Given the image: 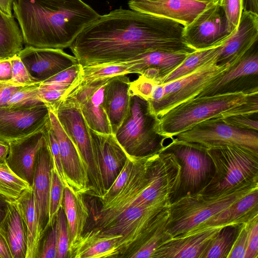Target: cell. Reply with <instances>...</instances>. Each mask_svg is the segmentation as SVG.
Returning a JSON list of instances; mask_svg holds the SVG:
<instances>
[{
  "label": "cell",
  "mask_w": 258,
  "mask_h": 258,
  "mask_svg": "<svg viewBox=\"0 0 258 258\" xmlns=\"http://www.w3.org/2000/svg\"><path fill=\"white\" fill-rule=\"evenodd\" d=\"M184 26L175 21L119 9L90 23L70 46L83 67L130 60L159 50L192 53L182 39Z\"/></svg>",
  "instance_id": "1"
},
{
  "label": "cell",
  "mask_w": 258,
  "mask_h": 258,
  "mask_svg": "<svg viewBox=\"0 0 258 258\" xmlns=\"http://www.w3.org/2000/svg\"><path fill=\"white\" fill-rule=\"evenodd\" d=\"M13 16L26 46L70 47L100 15L82 0H14Z\"/></svg>",
  "instance_id": "2"
},
{
  "label": "cell",
  "mask_w": 258,
  "mask_h": 258,
  "mask_svg": "<svg viewBox=\"0 0 258 258\" xmlns=\"http://www.w3.org/2000/svg\"><path fill=\"white\" fill-rule=\"evenodd\" d=\"M257 111L258 92L195 97L159 117V133L166 139H172L206 120L237 115H253Z\"/></svg>",
  "instance_id": "3"
},
{
  "label": "cell",
  "mask_w": 258,
  "mask_h": 258,
  "mask_svg": "<svg viewBox=\"0 0 258 258\" xmlns=\"http://www.w3.org/2000/svg\"><path fill=\"white\" fill-rule=\"evenodd\" d=\"M229 68L216 62L202 67L180 79L158 84L140 75L130 83L131 93L149 102L150 108L158 117L180 104L194 98L222 73Z\"/></svg>",
  "instance_id": "4"
},
{
  "label": "cell",
  "mask_w": 258,
  "mask_h": 258,
  "mask_svg": "<svg viewBox=\"0 0 258 258\" xmlns=\"http://www.w3.org/2000/svg\"><path fill=\"white\" fill-rule=\"evenodd\" d=\"M258 188V182L214 195L188 194L171 203L166 240L198 227Z\"/></svg>",
  "instance_id": "5"
},
{
  "label": "cell",
  "mask_w": 258,
  "mask_h": 258,
  "mask_svg": "<svg viewBox=\"0 0 258 258\" xmlns=\"http://www.w3.org/2000/svg\"><path fill=\"white\" fill-rule=\"evenodd\" d=\"M214 166L211 179L199 192L209 195L222 193L258 182V151L233 145L207 148Z\"/></svg>",
  "instance_id": "6"
},
{
  "label": "cell",
  "mask_w": 258,
  "mask_h": 258,
  "mask_svg": "<svg viewBox=\"0 0 258 258\" xmlns=\"http://www.w3.org/2000/svg\"><path fill=\"white\" fill-rule=\"evenodd\" d=\"M130 94L128 111L114 135L116 140L130 157H142L161 152L166 138L159 133V118L152 112L147 100Z\"/></svg>",
  "instance_id": "7"
},
{
  "label": "cell",
  "mask_w": 258,
  "mask_h": 258,
  "mask_svg": "<svg viewBox=\"0 0 258 258\" xmlns=\"http://www.w3.org/2000/svg\"><path fill=\"white\" fill-rule=\"evenodd\" d=\"M51 110L64 132L76 146L86 165L89 179V195L101 199L104 191L99 163L94 151L90 128L78 103L69 94Z\"/></svg>",
  "instance_id": "8"
},
{
  "label": "cell",
  "mask_w": 258,
  "mask_h": 258,
  "mask_svg": "<svg viewBox=\"0 0 258 258\" xmlns=\"http://www.w3.org/2000/svg\"><path fill=\"white\" fill-rule=\"evenodd\" d=\"M181 164L174 153L163 151L149 156L146 168L147 182L132 206H169L180 187Z\"/></svg>",
  "instance_id": "9"
},
{
  "label": "cell",
  "mask_w": 258,
  "mask_h": 258,
  "mask_svg": "<svg viewBox=\"0 0 258 258\" xmlns=\"http://www.w3.org/2000/svg\"><path fill=\"white\" fill-rule=\"evenodd\" d=\"M173 138L197 144L207 148L233 145L258 151L257 131L237 128L222 119L206 120Z\"/></svg>",
  "instance_id": "10"
},
{
  "label": "cell",
  "mask_w": 258,
  "mask_h": 258,
  "mask_svg": "<svg viewBox=\"0 0 258 258\" xmlns=\"http://www.w3.org/2000/svg\"><path fill=\"white\" fill-rule=\"evenodd\" d=\"M232 33L218 0L208 4L191 23L184 27L182 39L191 48L199 50L221 45Z\"/></svg>",
  "instance_id": "11"
},
{
  "label": "cell",
  "mask_w": 258,
  "mask_h": 258,
  "mask_svg": "<svg viewBox=\"0 0 258 258\" xmlns=\"http://www.w3.org/2000/svg\"><path fill=\"white\" fill-rule=\"evenodd\" d=\"M257 83V41L239 60L222 73L196 97L236 92H258Z\"/></svg>",
  "instance_id": "12"
},
{
  "label": "cell",
  "mask_w": 258,
  "mask_h": 258,
  "mask_svg": "<svg viewBox=\"0 0 258 258\" xmlns=\"http://www.w3.org/2000/svg\"><path fill=\"white\" fill-rule=\"evenodd\" d=\"M49 119V108L43 103L0 107V140L9 143L25 137Z\"/></svg>",
  "instance_id": "13"
},
{
  "label": "cell",
  "mask_w": 258,
  "mask_h": 258,
  "mask_svg": "<svg viewBox=\"0 0 258 258\" xmlns=\"http://www.w3.org/2000/svg\"><path fill=\"white\" fill-rule=\"evenodd\" d=\"M169 206H130L105 227L98 230L104 233L121 236L118 244V257L124 258L143 232Z\"/></svg>",
  "instance_id": "14"
},
{
  "label": "cell",
  "mask_w": 258,
  "mask_h": 258,
  "mask_svg": "<svg viewBox=\"0 0 258 258\" xmlns=\"http://www.w3.org/2000/svg\"><path fill=\"white\" fill-rule=\"evenodd\" d=\"M49 122L58 145L68 185L77 192L89 194V179L86 165L76 146L64 132L55 113L50 109Z\"/></svg>",
  "instance_id": "15"
},
{
  "label": "cell",
  "mask_w": 258,
  "mask_h": 258,
  "mask_svg": "<svg viewBox=\"0 0 258 258\" xmlns=\"http://www.w3.org/2000/svg\"><path fill=\"white\" fill-rule=\"evenodd\" d=\"M206 148L199 144L173 138L163 151L172 152L182 163L181 185L184 189H195L206 178L212 162Z\"/></svg>",
  "instance_id": "16"
},
{
  "label": "cell",
  "mask_w": 258,
  "mask_h": 258,
  "mask_svg": "<svg viewBox=\"0 0 258 258\" xmlns=\"http://www.w3.org/2000/svg\"><path fill=\"white\" fill-rule=\"evenodd\" d=\"M31 80L42 83L59 72L78 63L75 56L62 49L26 46L18 54Z\"/></svg>",
  "instance_id": "17"
},
{
  "label": "cell",
  "mask_w": 258,
  "mask_h": 258,
  "mask_svg": "<svg viewBox=\"0 0 258 258\" xmlns=\"http://www.w3.org/2000/svg\"><path fill=\"white\" fill-rule=\"evenodd\" d=\"M52 168V158L44 131L41 145L36 155L33 182L31 186L40 241L48 227L49 193Z\"/></svg>",
  "instance_id": "18"
},
{
  "label": "cell",
  "mask_w": 258,
  "mask_h": 258,
  "mask_svg": "<svg viewBox=\"0 0 258 258\" xmlns=\"http://www.w3.org/2000/svg\"><path fill=\"white\" fill-rule=\"evenodd\" d=\"M109 79L97 80L79 85L70 94L78 103L89 128L105 135L112 134L104 107V89Z\"/></svg>",
  "instance_id": "19"
},
{
  "label": "cell",
  "mask_w": 258,
  "mask_h": 258,
  "mask_svg": "<svg viewBox=\"0 0 258 258\" xmlns=\"http://www.w3.org/2000/svg\"><path fill=\"white\" fill-rule=\"evenodd\" d=\"M224 225H202L165 240L152 258H199L209 242Z\"/></svg>",
  "instance_id": "20"
},
{
  "label": "cell",
  "mask_w": 258,
  "mask_h": 258,
  "mask_svg": "<svg viewBox=\"0 0 258 258\" xmlns=\"http://www.w3.org/2000/svg\"><path fill=\"white\" fill-rule=\"evenodd\" d=\"M258 41V15L243 11L236 30L222 44L216 59L220 66H232Z\"/></svg>",
  "instance_id": "21"
},
{
  "label": "cell",
  "mask_w": 258,
  "mask_h": 258,
  "mask_svg": "<svg viewBox=\"0 0 258 258\" xmlns=\"http://www.w3.org/2000/svg\"><path fill=\"white\" fill-rule=\"evenodd\" d=\"M94 153L99 161L104 194L112 185L129 156L113 134L90 129Z\"/></svg>",
  "instance_id": "22"
},
{
  "label": "cell",
  "mask_w": 258,
  "mask_h": 258,
  "mask_svg": "<svg viewBox=\"0 0 258 258\" xmlns=\"http://www.w3.org/2000/svg\"><path fill=\"white\" fill-rule=\"evenodd\" d=\"M208 4L193 0H129L131 10L164 17L186 26L206 8Z\"/></svg>",
  "instance_id": "23"
},
{
  "label": "cell",
  "mask_w": 258,
  "mask_h": 258,
  "mask_svg": "<svg viewBox=\"0 0 258 258\" xmlns=\"http://www.w3.org/2000/svg\"><path fill=\"white\" fill-rule=\"evenodd\" d=\"M191 53L159 50L149 51L128 60L131 74H138L159 84Z\"/></svg>",
  "instance_id": "24"
},
{
  "label": "cell",
  "mask_w": 258,
  "mask_h": 258,
  "mask_svg": "<svg viewBox=\"0 0 258 258\" xmlns=\"http://www.w3.org/2000/svg\"><path fill=\"white\" fill-rule=\"evenodd\" d=\"M45 126L29 136L9 143L10 149L6 162L30 187L33 182L36 155L42 142Z\"/></svg>",
  "instance_id": "25"
},
{
  "label": "cell",
  "mask_w": 258,
  "mask_h": 258,
  "mask_svg": "<svg viewBox=\"0 0 258 258\" xmlns=\"http://www.w3.org/2000/svg\"><path fill=\"white\" fill-rule=\"evenodd\" d=\"M131 81L127 75L109 79L104 92V107L112 134H115L127 115L130 105Z\"/></svg>",
  "instance_id": "26"
},
{
  "label": "cell",
  "mask_w": 258,
  "mask_h": 258,
  "mask_svg": "<svg viewBox=\"0 0 258 258\" xmlns=\"http://www.w3.org/2000/svg\"><path fill=\"white\" fill-rule=\"evenodd\" d=\"M121 236L104 233L91 228L84 232L69 253L71 258L118 257V244Z\"/></svg>",
  "instance_id": "27"
},
{
  "label": "cell",
  "mask_w": 258,
  "mask_h": 258,
  "mask_svg": "<svg viewBox=\"0 0 258 258\" xmlns=\"http://www.w3.org/2000/svg\"><path fill=\"white\" fill-rule=\"evenodd\" d=\"M63 209L68 225L69 255L82 237L90 214L83 194L77 192L70 186L64 187Z\"/></svg>",
  "instance_id": "28"
},
{
  "label": "cell",
  "mask_w": 258,
  "mask_h": 258,
  "mask_svg": "<svg viewBox=\"0 0 258 258\" xmlns=\"http://www.w3.org/2000/svg\"><path fill=\"white\" fill-rule=\"evenodd\" d=\"M169 207L157 216L124 257L152 258L156 250L166 240V231L170 216Z\"/></svg>",
  "instance_id": "29"
},
{
  "label": "cell",
  "mask_w": 258,
  "mask_h": 258,
  "mask_svg": "<svg viewBox=\"0 0 258 258\" xmlns=\"http://www.w3.org/2000/svg\"><path fill=\"white\" fill-rule=\"evenodd\" d=\"M0 233L6 240L13 258H26V228L13 202L11 203L7 214L0 224Z\"/></svg>",
  "instance_id": "30"
},
{
  "label": "cell",
  "mask_w": 258,
  "mask_h": 258,
  "mask_svg": "<svg viewBox=\"0 0 258 258\" xmlns=\"http://www.w3.org/2000/svg\"><path fill=\"white\" fill-rule=\"evenodd\" d=\"M256 215H258V188L247 194L202 225L238 226Z\"/></svg>",
  "instance_id": "31"
},
{
  "label": "cell",
  "mask_w": 258,
  "mask_h": 258,
  "mask_svg": "<svg viewBox=\"0 0 258 258\" xmlns=\"http://www.w3.org/2000/svg\"><path fill=\"white\" fill-rule=\"evenodd\" d=\"M13 202L17 207L26 228L27 250L26 258H38L40 238L32 187L24 190Z\"/></svg>",
  "instance_id": "32"
},
{
  "label": "cell",
  "mask_w": 258,
  "mask_h": 258,
  "mask_svg": "<svg viewBox=\"0 0 258 258\" xmlns=\"http://www.w3.org/2000/svg\"><path fill=\"white\" fill-rule=\"evenodd\" d=\"M23 44L21 29L14 16L0 11V60L18 55Z\"/></svg>",
  "instance_id": "33"
},
{
  "label": "cell",
  "mask_w": 258,
  "mask_h": 258,
  "mask_svg": "<svg viewBox=\"0 0 258 258\" xmlns=\"http://www.w3.org/2000/svg\"><path fill=\"white\" fill-rule=\"evenodd\" d=\"M222 44L214 47L196 50L190 53L178 68L163 78L159 84L184 77L202 67L212 62H216V59Z\"/></svg>",
  "instance_id": "34"
},
{
  "label": "cell",
  "mask_w": 258,
  "mask_h": 258,
  "mask_svg": "<svg viewBox=\"0 0 258 258\" xmlns=\"http://www.w3.org/2000/svg\"><path fill=\"white\" fill-rule=\"evenodd\" d=\"M238 226L223 227L209 242L199 258H227L236 236Z\"/></svg>",
  "instance_id": "35"
},
{
  "label": "cell",
  "mask_w": 258,
  "mask_h": 258,
  "mask_svg": "<svg viewBox=\"0 0 258 258\" xmlns=\"http://www.w3.org/2000/svg\"><path fill=\"white\" fill-rule=\"evenodd\" d=\"M130 68V66L127 61L83 67L82 78L79 85L86 84L97 80L131 74Z\"/></svg>",
  "instance_id": "36"
},
{
  "label": "cell",
  "mask_w": 258,
  "mask_h": 258,
  "mask_svg": "<svg viewBox=\"0 0 258 258\" xmlns=\"http://www.w3.org/2000/svg\"><path fill=\"white\" fill-rule=\"evenodd\" d=\"M28 183L17 176L8 166L6 160L0 163V194L12 202L15 201Z\"/></svg>",
  "instance_id": "37"
},
{
  "label": "cell",
  "mask_w": 258,
  "mask_h": 258,
  "mask_svg": "<svg viewBox=\"0 0 258 258\" xmlns=\"http://www.w3.org/2000/svg\"><path fill=\"white\" fill-rule=\"evenodd\" d=\"M83 67L74 64L51 77L41 84L60 90H69L71 93L80 83Z\"/></svg>",
  "instance_id": "38"
},
{
  "label": "cell",
  "mask_w": 258,
  "mask_h": 258,
  "mask_svg": "<svg viewBox=\"0 0 258 258\" xmlns=\"http://www.w3.org/2000/svg\"><path fill=\"white\" fill-rule=\"evenodd\" d=\"M64 184L52 168L51 182L49 193L48 227L55 222L56 215L61 208H63Z\"/></svg>",
  "instance_id": "39"
},
{
  "label": "cell",
  "mask_w": 258,
  "mask_h": 258,
  "mask_svg": "<svg viewBox=\"0 0 258 258\" xmlns=\"http://www.w3.org/2000/svg\"><path fill=\"white\" fill-rule=\"evenodd\" d=\"M57 248L56 258L68 257L69 252V235L67 218L63 208L59 210L56 217Z\"/></svg>",
  "instance_id": "40"
},
{
  "label": "cell",
  "mask_w": 258,
  "mask_h": 258,
  "mask_svg": "<svg viewBox=\"0 0 258 258\" xmlns=\"http://www.w3.org/2000/svg\"><path fill=\"white\" fill-rule=\"evenodd\" d=\"M56 220L44 233L40 241L38 258H56L57 248Z\"/></svg>",
  "instance_id": "41"
},
{
  "label": "cell",
  "mask_w": 258,
  "mask_h": 258,
  "mask_svg": "<svg viewBox=\"0 0 258 258\" xmlns=\"http://www.w3.org/2000/svg\"><path fill=\"white\" fill-rule=\"evenodd\" d=\"M45 134L53 161V168L66 186H69L67 182L62 165L58 145L51 128L49 119L45 125Z\"/></svg>",
  "instance_id": "42"
},
{
  "label": "cell",
  "mask_w": 258,
  "mask_h": 258,
  "mask_svg": "<svg viewBox=\"0 0 258 258\" xmlns=\"http://www.w3.org/2000/svg\"><path fill=\"white\" fill-rule=\"evenodd\" d=\"M40 83L25 86L17 91L8 103L9 106L26 105L42 103L37 93Z\"/></svg>",
  "instance_id": "43"
},
{
  "label": "cell",
  "mask_w": 258,
  "mask_h": 258,
  "mask_svg": "<svg viewBox=\"0 0 258 258\" xmlns=\"http://www.w3.org/2000/svg\"><path fill=\"white\" fill-rule=\"evenodd\" d=\"M135 157L128 156L121 171L103 196L99 200L101 203L114 197L123 187L132 172Z\"/></svg>",
  "instance_id": "44"
},
{
  "label": "cell",
  "mask_w": 258,
  "mask_h": 258,
  "mask_svg": "<svg viewBox=\"0 0 258 258\" xmlns=\"http://www.w3.org/2000/svg\"><path fill=\"white\" fill-rule=\"evenodd\" d=\"M227 18L230 31L233 33L238 25L243 12L242 0H219Z\"/></svg>",
  "instance_id": "45"
},
{
  "label": "cell",
  "mask_w": 258,
  "mask_h": 258,
  "mask_svg": "<svg viewBox=\"0 0 258 258\" xmlns=\"http://www.w3.org/2000/svg\"><path fill=\"white\" fill-rule=\"evenodd\" d=\"M37 95L40 100L45 104L49 109H54L59 103L65 98L71 92L60 90L40 84L37 89Z\"/></svg>",
  "instance_id": "46"
},
{
  "label": "cell",
  "mask_w": 258,
  "mask_h": 258,
  "mask_svg": "<svg viewBox=\"0 0 258 258\" xmlns=\"http://www.w3.org/2000/svg\"><path fill=\"white\" fill-rule=\"evenodd\" d=\"M251 219L238 225L236 236L227 258H244Z\"/></svg>",
  "instance_id": "47"
},
{
  "label": "cell",
  "mask_w": 258,
  "mask_h": 258,
  "mask_svg": "<svg viewBox=\"0 0 258 258\" xmlns=\"http://www.w3.org/2000/svg\"><path fill=\"white\" fill-rule=\"evenodd\" d=\"M10 59L12 68V78L10 82L23 86L36 84L31 80L26 67L18 55Z\"/></svg>",
  "instance_id": "48"
},
{
  "label": "cell",
  "mask_w": 258,
  "mask_h": 258,
  "mask_svg": "<svg viewBox=\"0 0 258 258\" xmlns=\"http://www.w3.org/2000/svg\"><path fill=\"white\" fill-rule=\"evenodd\" d=\"M258 257V215L250 220L244 258Z\"/></svg>",
  "instance_id": "49"
},
{
  "label": "cell",
  "mask_w": 258,
  "mask_h": 258,
  "mask_svg": "<svg viewBox=\"0 0 258 258\" xmlns=\"http://www.w3.org/2000/svg\"><path fill=\"white\" fill-rule=\"evenodd\" d=\"M252 115H237L222 119L227 123L238 128L258 131V121Z\"/></svg>",
  "instance_id": "50"
},
{
  "label": "cell",
  "mask_w": 258,
  "mask_h": 258,
  "mask_svg": "<svg viewBox=\"0 0 258 258\" xmlns=\"http://www.w3.org/2000/svg\"><path fill=\"white\" fill-rule=\"evenodd\" d=\"M23 87L10 82H0V107L8 106V101L12 96Z\"/></svg>",
  "instance_id": "51"
},
{
  "label": "cell",
  "mask_w": 258,
  "mask_h": 258,
  "mask_svg": "<svg viewBox=\"0 0 258 258\" xmlns=\"http://www.w3.org/2000/svg\"><path fill=\"white\" fill-rule=\"evenodd\" d=\"M12 78V68L10 58L0 60V82H9Z\"/></svg>",
  "instance_id": "52"
},
{
  "label": "cell",
  "mask_w": 258,
  "mask_h": 258,
  "mask_svg": "<svg viewBox=\"0 0 258 258\" xmlns=\"http://www.w3.org/2000/svg\"><path fill=\"white\" fill-rule=\"evenodd\" d=\"M11 201L0 194V224L5 218Z\"/></svg>",
  "instance_id": "53"
},
{
  "label": "cell",
  "mask_w": 258,
  "mask_h": 258,
  "mask_svg": "<svg viewBox=\"0 0 258 258\" xmlns=\"http://www.w3.org/2000/svg\"><path fill=\"white\" fill-rule=\"evenodd\" d=\"M243 11L258 15V0H242Z\"/></svg>",
  "instance_id": "54"
},
{
  "label": "cell",
  "mask_w": 258,
  "mask_h": 258,
  "mask_svg": "<svg viewBox=\"0 0 258 258\" xmlns=\"http://www.w3.org/2000/svg\"><path fill=\"white\" fill-rule=\"evenodd\" d=\"M0 258H13L9 245L0 233Z\"/></svg>",
  "instance_id": "55"
},
{
  "label": "cell",
  "mask_w": 258,
  "mask_h": 258,
  "mask_svg": "<svg viewBox=\"0 0 258 258\" xmlns=\"http://www.w3.org/2000/svg\"><path fill=\"white\" fill-rule=\"evenodd\" d=\"M14 0H0V11L5 14L12 16V6Z\"/></svg>",
  "instance_id": "56"
},
{
  "label": "cell",
  "mask_w": 258,
  "mask_h": 258,
  "mask_svg": "<svg viewBox=\"0 0 258 258\" xmlns=\"http://www.w3.org/2000/svg\"><path fill=\"white\" fill-rule=\"evenodd\" d=\"M9 149V143L0 140V163L4 162L6 160Z\"/></svg>",
  "instance_id": "57"
},
{
  "label": "cell",
  "mask_w": 258,
  "mask_h": 258,
  "mask_svg": "<svg viewBox=\"0 0 258 258\" xmlns=\"http://www.w3.org/2000/svg\"><path fill=\"white\" fill-rule=\"evenodd\" d=\"M196 2L204 3H212L217 2L218 0H193Z\"/></svg>",
  "instance_id": "58"
},
{
  "label": "cell",
  "mask_w": 258,
  "mask_h": 258,
  "mask_svg": "<svg viewBox=\"0 0 258 258\" xmlns=\"http://www.w3.org/2000/svg\"><path fill=\"white\" fill-rule=\"evenodd\" d=\"M146 1H156L157 0H146Z\"/></svg>",
  "instance_id": "59"
}]
</instances>
